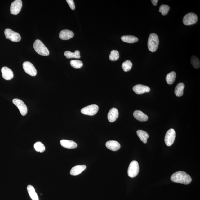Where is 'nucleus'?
<instances>
[{
	"mask_svg": "<svg viewBox=\"0 0 200 200\" xmlns=\"http://www.w3.org/2000/svg\"><path fill=\"white\" fill-rule=\"evenodd\" d=\"M172 182L183 184H189L192 182V178L189 175L183 171H180L175 172L171 176Z\"/></svg>",
	"mask_w": 200,
	"mask_h": 200,
	"instance_id": "obj_1",
	"label": "nucleus"
},
{
	"mask_svg": "<svg viewBox=\"0 0 200 200\" xmlns=\"http://www.w3.org/2000/svg\"><path fill=\"white\" fill-rule=\"evenodd\" d=\"M159 43L158 36L155 33L150 34L148 38V42L149 50L151 52H155L158 47Z\"/></svg>",
	"mask_w": 200,
	"mask_h": 200,
	"instance_id": "obj_2",
	"label": "nucleus"
},
{
	"mask_svg": "<svg viewBox=\"0 0 200 200\" xmlns=\"http://www.w3.org/2000/svg\"><path fill=\"white\" fill-rule=\"evenodd\" d=\"M33 47L36 52L42 56H47L49 54L48 49L42 42L39 39L36 40L34 43Z\"/></svg>",
	"mask_w": 200,
	"mask_h": 200,
	"instance_id": "obj_3",
	"label": "nucleus"
},
{
	"mask_svg": "<svg viewBox=\"0 0 200 200\" xmlns=\"http://www.w3.org/2000/svg\"><path fill=\"white\" fill-rule=\"evenodd\" d=\"M140 167L138 162L133 161L130 164L127 171V174L131 178H134L138 175Z\"/></svg>",
	"mask_w": 200,
	"mask_h": 200,
	"instance_id": "obj_4",
	"label": "nucleus"
},
{
	"mask_svg": "<svg viewBox=\"0 0 200 200\" xmlns=\"http://www.w3.org/2000/svg\"><path fill=\"white\" fill-rule=\"evenodd\" d=\"M6 38L13 42H20L21 40L20 34L18 32L13 31L10 29H6L4 32Z\"/></svg>",
	"mask_w": 200,
	"mask_h": 200,
	"instance_id": "obj_5",
	"label": "nucleus"
},
{
	"mask_svg": "<svg viewBox=\"0 0 200 200\" xmlns=\"http://www.w3.org/2000/svg\"><path fill=\"white\" fill-rule=\"evenodd\" d=\"M198 20L197 15L193 13H189L184 16L183 22L184 25L189 26L196 24Z\"/></svg>",
	"mask_w": 200,
	"mask_h": 200,
	"instance_id": "obj_6",
	"label": "nucleus"
},
{
	"mask_svg": "<svg viewBox=\"0 0 200 200\" xmlns=\"http://www.w3.org/2000/svg\"><path fill=\"white\" fill-rule=\"evenodd\" d=\"M99 110V107L96 104H92L85 107L81 110V113L85 115L93 116L95 115Z\"/></svg>",
	"mask_w": 200,
	"mask_h": 200,
	"instance_id": "obj_7",
	"label": "nucleus"
},
{
	"mask_svg": "<svg viewBox=\"0 0 200 200\" xmlns=\"http://www.w3.org/2000/svg\"><path fill=\"white\" fill-rule=\"evenodd\" d=\"M176 133L174 129H171L167 131L166 134L165 141L167 146H170L172 145L174 142Z\"/></svg>",
	"mask_w": 200,
	"mask_h": 200,
	"instance_id": "obj_8",
	"label": "nucleus"
},
{
	"mask_svg": "<svg viewBox=\"0 0 200 200\" xmlns=\"http://www.w3.org/2000/svg\"><path fill=\"white\" fill-rule=\"evenodd\" d=\"M13 103L18 107L22 116H25L27 113L28 108L24 102L18 99H14L13 100Z\"/></svg>",
	"mask_w": 200,
	"mask_h": 200,
	"instance_id": "obj_9",
	"label": "nucleus"
},
{
	"mask_svg": "<svg viewBox=\"0 0 200 200\" xmlns=\"http://www.w3.org/2000/svg\"><path fill=\"white\" fill-rule=\"evenodd\" d=\"M23 67L27 73L32 77L37 75V71L35 66L29 62H25L23 64Z\"/></svg>",
	"mask_w": 200,
	"mask_h": 200,
	"instance_id": "obj_10",
	"label": "nucleus"
},
{
	"mask_svg": "<svg viewBox=\"0 0 200 200\" xmlns=\"http://www.w3.org/2000/svg\"><path fill=\"white\" fill-rule=\"evenodd\" d=\"M22 7L21 0H15L11 4L10 12L11 14L16 15L20 12Z\"/></svg>",
	"mask_w": 200,
	"mask_h": 200,
	"instance_id": "obj_11",
	"label": "nucleus"
},
{
	"mask_svg": "<svg viewBox=\"0 0 200 200\" xmlns=\"http://www.w3.org/2000/svg\"><path fill=\"white\" fill-rule=\"evenodd\" d=\"M133 90L137 94H142L149 92L150 88L146 86L139 84L133 87Z\"/></svg>",
	"mask_w": 200,
	"mask_h": 200,
	"instance_id": "obj_12",
	"label": "nucleus"
},
{
	"mask_svg": "<svg viewBox=\"0 0 200 200\" xmlns=\"http://www.w3.org/2000/svg\"><path fill=\"white\" fill-rule=\"evenodd\" d=\"M1 72L3 78L5 80H10L14 77L12 70L7 67H3L2 68Z\"/></svg>",
	"mask_w": 200,
	"mask_h": 200,
	"instance_id": "obj_13",
	"label": "nucleus"
},
{
	"mask_svg": "<svg viewBox=\"0 0 200 200\" xmlns=\"http://www.w3.org/2000/svg\"><path fill=\"white\" fill-rule=\"evenodd\" d=\"M119 116V112L117 108H113L108 112V118L109 121L110 122H113L116 121Z\"/></svg>",
	"mask_w": 200,
	"mask_h": 200,
	"instance_id": "obj_14",
	"label": "nucleus"
},
{
	"mask_svg": "<svg viewBox=\"0 0 200 200\" xmlns=\"http://www.w3.org/2000/svg\"><path fill=\"white\" fill-rule=\"evenodd\" d=\"M74 34L73 32L68 30H62L59 34V37L60 39L67 40L72 38L74 37Z\"/></svg>",
	"mask_w": 200,
	"mask_h": 200,
	"instance_id": "obj_15",
	"label": "nucleus"
},
{
	"mask_svg": "<svg viewBox=\"0 0 200 200\" xmlns=\"http://www.w3.org/2000/svg\"><path fill=\"white\" fill-rule=\"evenodd\" d=\"M106 146L108 149L113 151H117L121 148L119 143L115 140L109 141L106 143Z\"/></svg>",
	"mask_w": 200,
	"mask_h": 200,
	"instance_id": "obj_16",
	"label": "nucleus"
},
{
	"mask_svg": "<svg viewBox=\"0 0 200 200\" xmlns=\"http://www.w3.org/2000/svg\"><path fill=\"white\" fill-rule=\"evenodd\" d=\"M133 115L135 119L140 122H144L148 119V116L140 110H135L133 112Z\"/></svg>",
	"mask_w": 200,
	"mask_h": 200,
	"instance_id": "obj_17",
	"label": "nucleus"
},
{
	"mask_svg": "<svg viewBox=\"0 0 200 200\" xmlns=\"http://www.w3.org/2000/svg\"><path fill=\"white\" fill-rule=\"evenodd\" d=\"M60 144L63 147L67 149H74L77 147V144L73 141L63 140H60Z\"/></svg>",
	"mask_w": 200,
	"mask_h": 200,
	"instance_id": "obj_18",
	"label": "nucleus"
},
{
	"mask_svg": "<svg viewBox=\"0 0 200 200\" xmlns=\"http://www.w3.org/2000/svg\"><path fill=\"white\" fill-rule=\"evenodd\" d=\"M87 168L85 165H77L72 167L70 171V174L73 176H76L81 174Z\"/></svg>",
	"mask_w": 200,
	"mask_h": 200,
	"instance_id": "obj_19",
	"label": "nucleus"
},
{
	"mask_svg": "<svg viewBox=\"0 0 200 200\" xmlns=\"http://www.w3.org/2000/svg\"><path fill=\"white\" fill-rule=\"evenodd\" d=\"M184 85L182 83H180L176 85L175 89V93L177 97H181L183 95Z\"/></svg>",
	"mask_w": 200,
	"mask_h": 200,
	"instance_id": "obj_20",
	"label": "nucleus"
},
{
	"mask_svg": "<svg viewBox=\"0 0 200 200\" xmlns=\"http://www.w3.org/2000/svg\"><path fill=\"white\" fill-rule=\"evenodd\" d=\"M137 134L142 142L144 144L147 142L148 139L149 137L147 132L141 130H139L137 131Z\"/></svg>",
	"mask_w": 200,
	"mask_h": 200,
	"instance_id": "obj_21",
	"label": "nucleus"
},
{
	"mask_svg": "<svg viewBox=\"0 0 200 200\" xmlns=\"http://www.w3.org/2000/svg\"><path fill=\"white\" fill-rule=\"evenodd\" d=\"M121 39L125 42L129 43L136 42L138 41V38L131 35L123 36L121 37Z\"/></svg>",
	"mask_w": 200,
	"mask_h": 200,
	"instance_id": "obj_22",
	"label": "nucleus"
},
{
	"mask_svg": "<svg viewBox=\"0 0 200 200\" xmlns=\"http://www.w3.org/2000/svg\"><path fill=\"white\" fill-rule=\"evenodd\" d=\"M27 189L30 197L32 200H39L38 197L37 193H36L35 188L33 186L28 185Z\"/></svg>",
	"mask_w": 200,
	"mask_h": 200,
	"instance_id": "obj_23",
	"label": "nucleus"
},
{
	"mask_svg": "<svg viewBox=\"0 0 200 200\" xmlns=\"http://www.w3.org/2000/svg\"><path fill=\"white\" fill-rule=\"evenodd\" d=\"M64 55L68 59L76 58L79 59L81 58L79 51L77 50L74 53L70 51H66L64 53Z\"/></svg>",
	"mask_w": 200,
	"mask_h": 200,
	"instance_id": "obj_24",
	"label": "nucleus"
},
{
	"mask_svg": "<svg viewBox=\"0 0 200 200\" xmlns=\"http://www.w3.org/2000/svg\"><path fill=\"white\" fill-rule=\"evenodd\" d=\"M176 77V73L174 72H171L167 74L166 77V80L167 83L169 85L172 84L174 82Z\"/></svg>",
	"mask_w": 200,
	"mask_h": 200,
	"instance_id": "obj_25",
	"label": "nucleus"
},
{
	"mask_svg": "<svg viewBox=\"0 0 200 200\" xmlns=\"http://www.w3.org/2000/svg\"><path fill=\"white\" fill-rule=\"evenodd\" d=\"M132 64L131 61L127 60L124 62L122 64V68L125 72H127L129 71L132 68Z\"/></svg>",
	"mask_w": 200,
	"mask_h": 200,
	"instance_id": "obj_26",
	"label": "nucleus"
},
{
	"mask_svg": "<svg viewBox=\"0 0 200 200\" xmlns=\"http://www.w3.org/2000/svg\"><path fill=\"white\" fill-rule=\"evenodd\" d=\"M34 147L36 151L41 152V153L44 152L45 150V146L42 143L40 142H36L34 144Z\"/></svg>",
	"mask_w": 200,
	"mask_h": 200,
	"instance_id": "obj_27",
	"label": "nucleus"
},
{
	"mask_svg": "<svg viewBox=\"0 0 200 200\" xmlns=\"http://www.w3.org/2000/svg\"><path fill=\"white\" fill-rule=\"evenodd\" d=\"M191 63L192 65L195 68L198 69L200 68V60L198 58V57L195 55L192 56L191 59Z\"/></svg>",
	"mask_w": 200,
	"mask_h": 200,
	"instance_id": "obj_28",
	"label": "nucleus"
},
{
	"mask_svg": "<svg viewBox=\"0 0 200 200\" xmlns=\"http://www.w3.org/2000/svg\"><path fill=\"white\" fill-rule=\"evenodd\" d=\"M119 57V53L117 50L112 51L109 56L110 60L112 61H115L118 60Z\"/></svg>",
	"mask_w": 200,
	"mask_h": 200,
	"instance_id": "obj_29",
	"label": "nucleus"
},
{
	"mask_svg": "<svg viewBox=\"0 0 200 200\" xmlns=\"http://www.w3.org/2000/svg\"><path fill=\"white\" fill-rule=\"evenodd\" d=\"M70 64L72 67L76 69L81 68L83 66L82 62L79 60H72L70 61Z\"/></svg>",
	"mask_w": 200,
	"mask_h": 200,
	"instance_id": "obj_30",
	"label": "nucleus"
},
{
	"mask_svg": "<svg viewBox=\"0 0 200 200\" xmlns=\"http://www.w3.org/2000/svg\"><path fill=\"white\" fill-rule=\"evenodd\" d=\"M170 7L168 5H162L160 6L159 9V12L162 13L163 15H165L168 13Z\"/></svg>",
	"mask_w": 200,
	"mask_h": 200,
	"instance_id": "obj_31",
	"label": "nucleus"
},
{
	"mask_svg": "<svg viewBox=\"0 0 200 200\" xmlns=\"http://www.w3.org/2000/svg\"><path fill=\"white\" fill-rule=\"evenodd\" d=\"M66 2L72 10H74L75 9V6L73 0H67Z\"/></svg>",
	"mask_w": 200,
	"mask_h": 200,
	"instance_id": "obj_32",
	"label": "nucleus"
},
{
	"mask_svg": "<svg viewBox=\"0 0 200 200\" xmlns=\"http://www.w3.org/2000/svg\"><path fill=\"white\" fill-rule=\"evenodd\" d=\"M158 1V0H152V1H151L152 3L153 4V5L154 6H156L157 5Z\"/></svg>",
	"mask_w": 200,
	"mask_h": 200,
	"instance_id": "obj_33",
	"label": "nucleus"
}]
</instances>
